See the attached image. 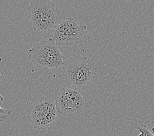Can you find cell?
<instances>
[{
  "label": "cell",
  "mask_w": 154,
  "mask_h": 136,
  "mask_svg": "<svg viewBox=\"0 0 154 136\" xmlns=\"http://www.w3.org/2000/svg\"><path fill=\"white\" fill-rule=\"evenodd\" d=\"M97 71V65L90 58L70 56L64 61L59 79L68 88L79 90L89 85Z\"/></svg>",
  "instance_id": "obj_1"
},
{
  "label": "cell",
  "mask_w": 154,
  "mask_h": 136,
  "mask_svg": "<svg viewBox=\"0 0 154 136\" xmlns=\"http://www.w3.org/2000/svg\"><path fill=\"white\" fill-rule=\"evenodd\" d=\"M51 39L58 46L76 53L89 40L90 36L85 25L68 18L58 22L53 29Z\"/></svg>",
  "instance_id": "obj_2"
},
{
  "label": "cell",
  "mask_w": 154,
  "mask_h": 136,
  "mask_svg": "<svg viewBox=\"0 0 154 136\" xmlns=\"http://www.w3.org/2000/svg\"><path fill=\"white\" fill-rule=\"evenodd\" d=\"M27 11L33 30L43 34L53 30L60 16L56 4L51 0H32Z\"/></svg>",
  "instance_id": "obj_3"
},
{
  "label": "cell",
  "mask_w": 154,
  "mask_h": 136,
  "mask_svg": "<svg viewBox=\"0 0 154 136\" xmlns=\"http://www.w3.org/2000/svg\"><path fill=\"white\" fill-rule=\"evenodd\" d=\"M27 58L35 67L45 70L58 69L64 64L63 54L51 38L36 43L28 50Z\"/></svg>",
  "instance_id": "obj_4"
},
{
  "label": "cell",
  "mask_w": 154,
  "mask_h": 136,
  "mask_svg": "<svg viewBox=\"0 0 154 136\" xmlns=\"http://www.w3.org/2000/svg\"><path fill=\"white\" fill-rule=\"evenodd\" d=\"M57 113L55 101L43 98L30 107L27 117L35 130H46L56 121Z\"/></svg>",
  "instance_id": "obj_5"
},
{
  "label": "cell",
  "mask_w": 154,
  "mask_h": 136,
  "mask_svg": "<svg viewBox=\"0 0 154 136\" xmlns=\"http://www.w3.org/2000/svg\"><path fill=\"white\" fill-rule=\"evenodd\" d=\"M85 94L78 89L65 87L58 92L55 100L57 111L63 115L72 116L82 112Z\"/></svg>",
  "instance_id": "obj_6"
},
{
  "label": "cell",
  "mask_w": 154,
  "mask_h": 136,
  "mask_svg": "<svg viewBox=\"0 0 154 136\" xmlns=\"http://www.w3.org/2000/svg\"><path fill=\"white\" fill-rule=\"evenodd\" d=\"M3 100H4V98L0 94V123L4 122L12 114V111L11 109L2 108L1 105L3 101Z\"/></svg>",
  "instance_id": "obj_7"
},
{
  "label": "cell",
  "mask_w": 154,
  "mask_h": 136,
  "mask_svg": "<svg viewBox=\"0 0 154 136\" xmlns=\"http://www.w3.org/2000/svg\"><path fill=\"white\" fill-rule=\"evenodd\" d=\"M137 129L139 131V136H154L152 132L149 131L145 125H139L137 127Z\"/></svg>",
  "instance_id": "obj_8"
},
{
  "label": "cell",
  "mask_w": 154,
  "mask_h": 136,
  "mask_svg": "<svg viewBox=\"0 0 154 136\" xmlns=\"http://www.w3.org/2000/svg\"><path fill=\"white\" fill-rule=\"evenodd\" d=\"M152 132V134L154 135V127H153L152 128V131H151Z\"/></svg>",
  "instance_id": "obj_9"
},
{
  "label": "cell",
  "mask_w": 154,
  "mask_h": 136,
  "mask_svg": "<svg viewBox=\"0 0 154 136\" xmlns=\"http://www.w3.org/2000/svg\"><path fill=\"white\" fill-rule=\"evenodd\" d=\"M2 75V71L1 70H0V77H1Z\"/></svg>",
  "instance_id": "obj_10"
}]
</instances>
